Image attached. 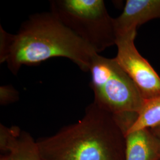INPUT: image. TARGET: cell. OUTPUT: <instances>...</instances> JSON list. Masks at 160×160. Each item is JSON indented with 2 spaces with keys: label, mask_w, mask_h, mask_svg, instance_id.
Wrapping results in <instances>:
<instances>
[{
  "label": "cell",
  "mask_w": 160,
  "mask_h": 160,
  "mask_svg": "<svg viewBox=\"0 0 160 160\" xmlns=\"http://www.w3.org/2000/svg\"><path fill=\"white\" fill-rule=\"evenodd\" d=\"M94 102L115 116L139 114L145 99L137 86L115 58L96 53L89 71Z\"/></svg>",
  "instance_id": "cell-3"
},
{
  "label": "cell",
  "mask_w": 160,
  "mask_h": 160,
  "mask_svg": "<svg viewBox=\"0 0 160 160\" xmlns=\"http://www.w3.org/2000/svg\"><path fill=\"white\" fill-rule=\"evenodd\" d=\"M51 12L97 53L116 45L114 18L103 0H52Z\"/></svg>",
  "instance_id": "cell-4"
},
{
  "label": "cell",
  "mask_w": 160,
  "mask_h": 160,
  "mask_svg": "<svg viewBox=\"0 0 160 160\" xmlns=\"http://www.w3.org/2000/svg\"><path fill=\"white\" fill-rule=\"evenodd\" d=\"M0 149L12 160H43L37 141L18 126L0 125Z\"/></svg>",
  "instance_id": "cell-7"
},
{
  "label": "cell",
  "mask_w": 160,
  "mask_h": 160,
  "mask_svg": "<svg viewBox=\"0 0 160 160\" xmlns=\"http://www.w3.org/2000/svg\"><path fill=\"white\" fill-rule=\"evenodd\" d=\"M96 53L51 12L30 16L17 34L0 27V62L7 63L12 74L23 65H36L55 57L66 58L88 72Z\"/></svg>",
  "instance_id": "cell-1"
},
{
  "label": "cell",
  "mask_w": 160,
  "mask_h": 160,
  "mask_svg": "<svg viewBox=\"0 0 160 160\" xmlns=\"http://www.w3.org/2000/svg\"><path fill=\"white\" fill-rule=\"evenodd\" d=\"M150 130L160 141V123L151 128Z\"/></svg>",
  "instance_id": "cell-11"
},
{
  "label": "cell",
  "mask_w": 160,
  "mask_h": 160,
  "mask_svg": "<svg viewBox=\"0 0 160 160\" xmlns=\"http://www.w3.org/2000/svg\"><path fill=\"white\" fill-rule=\"evenodd\" d=\"M131 124L94 102L77 122L37 140L43 160H125L126 133Z\"/></svg>",
  "instance_id": "cell-2"
},
{
  "label": "cell",
  "mask_w": 160,
  "mask_h": 160,
  "mask_svg": "<svg viewBox=\"0 0 160 160\" xmlns=\"http://www.w3.org/2000/svg\"><path fill=\"white\" fill-rule=\"evenodd\" d=\"M157 18L160 19V0H127L122 14L114 18L116 38Z\"/></svg>",
  "instance_id": "cell-6"
},
{
  "label": "cell",
  "mask_w": 160,
  "mask_h": 160,
  "mask_svg": "<svg viewBox=\"0 0 160 160\" xmlns=\"http://www.w3.org/2000/svg\"><path fill=\"white\" fill-rule=\"evenodd\" d=\"M160 123V95L145 100L143 108L128 132L151 129Z\"/></svg>",
  "instance_id": "cell-9"
},
{
  "label": "cell",
  "mask_w": 160,
  "mask_h": 160,
  "mask_svg": "<svg viewBox=\"0 0 160 160\" xmlns=\"http://www.w3.org/2000/svg\"><path fill=\"white\" fill-rule=\"evenodd\" d=\"M125 160H160V141L150 129L126 133Z\"/></svg>",
  "instance_id": "cell-8"
},
{
  "label": "cell",
  "mask_w": 160,
  "mask_h": 160,
  "mask_svg": "<svg viewBox=\"0 0 160 160\" xmlns=\"http://www.w3.org/2000/svg\"><path fill=\"white\" fill-rule=\"evenodd\" d=\"M0 160H12L11 156L8 154H5L1 156Z\"/></svg>",
  "instance_id": "cell-12"
},
{
  "label": "cell",
  "mask_w": 160,
  "mask_h": 160,
  "mask_svg": "<svg viewBox=\"0 0 160 160\" xmlns=\"http://www.w3.org/2000/svg\"><path fill=\"white\" fill-rule=\"evenodd\" d=\"M137 30L117 36L118 48L114 58L137 86L145 100L160 95V77L135 45Z\"/></svg>",
  "instance_id": "cell-5"
},
{
  "label": "cell",
  "mask_w": 160,
  "mask_h": 160,
  "mask_svg": "<svg viewBox=\"0 0 160 160\" xmlns=\"http://www.w3.org/2000/svg\"><path fill=\"white\" fill-rule=\"evenodd\" d=\"M19 99V92L12 85L1 86L0 104L6 106L15 103Z\"/></svg>",
  "instance_id": "cell-10"
}]
</instances>
